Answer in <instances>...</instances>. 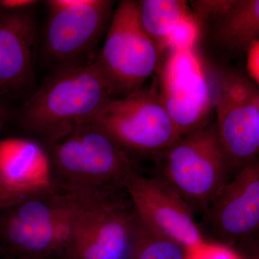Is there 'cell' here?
<instances>
[{"mask_svg":"<svg viewBox=\"0 0 259 259\" xmlns=\"http://www.w3.org/2000/svg\"><path fill=\"white\" fill-rule=\"evenodd\" d=\"M47 147L51 187L74 198L124 190L127 179L141 172L136 158L93 120L75 126Z\"/></svg>","mask_w":259,"mask_h":259,"instance_id":"cell-1","label":"cell"},{"mask_svg":"<svg viewBox=\"0 0 259 259\" xmlns=\"http://www.w3.org/2000/svg\"><path fill=\"white\" fill-rule=\"evenodd\" d=\"M114 98L94 60L52 71L23 105L20 124L47 145L75 126L93 120Z\"/></svg>","mask_w":259,"mask_h":259,"instance_id":"cell-2","label":"cell"},{"mask_svg":"<svg viewBox=\"0 0 259 259\" xmlns=\"http://www.w3.org/2000/svg\"><path fill=\"white\" fill-rule=\"evenodd\" d=\"M65 196L59 259H128L137 213L125 190L90 198Z\"/></svg>","mask_w":259,"mask_h":259,"instance_id":"cell-3","label":"cell"},{"mask_svg":"<svg viewBox=\"0 0 259 259\" xmlns=\"http://www.w3.org/2000/svg\"><path fill=\"white\" fill-rule=\"evenodd\" d=\"M157 177L202 214L232 175L214 124L182 136L154 158Z\"/></svg>","mask_w":259,"mask_h":259,"instance_id":"cell-4","label":"cell"},{"mask_svg":"<svg viewBox=\"0 0 259 259\" xmlns=\"http://www.w3.org/2000/svg\"><path fill=\"white\" fill-rule=\"evenodd\" d=\"M42 37L44 62L52 71L90 62L107 31L115 3L108 0H51ZM51 71V72H52Z\"/></svg>","mask_w":259,"mask_h":259,"instance_id":"cell-5","label":"cell"},{"mask_svg":"<svg viewBox=\"0 0 259 259\" xmlns=\"http://www.w3.org/2000/svg\"><path fill=\"white\" fill-rule=\"evenodd\" d=\"M92 120L135 158L154 159L180 138L154 87L112 99Z\"/></svg>","mask_w":259,"mask_h":259,"instance_id":"cell-6","label":"cell"},{"mask_svg":"<svg viewBox=\"0 0 259 259\" xmlns=\"http://www.w3.org/2000/svg\"><path fill=\"white\" fill-rule=\"evenodd\" d=\"M161 53L139 23L137 1L124 0L114 10L101 50L94 62L115 97L137 90L157 69Z\"/></svg>","mask_w":259,"mask_h":259,"instance_id":"cell-7","label":"cell"},{"mask_svg":"<svg viewBox=\"0 0 259 259\" xmlns=\"http://www.w3.org/2000/svg\"><path fill=\"white\" fill-rule=\"evenodd\" d=\"M67 199L52 187L0 209V257L60 256Z\"/></svg>","mask_w":259,"mask_h":259,"instance_id":"cell-8","label":"cell"},{"mask_svg":"<svg viewBox=\"0 0 259 259\" xmlns=\"http://www.w3.org/2000/svg\"><path fill=\"white\" fill-rule=\"evenodd\" d=\"M213 97L216 131L235 175L258 154V86L244 74L225 71L218 76Z\"/></svg>","mask_w":259,"mask_h":259,"instance_id":"cell-9","label":"cell"},{"mask_svg":"<svg viewBox=\"0 0 259 259\" xmlns=\"http://www.w3.org/2000/svg\"><path fill=\"white\" fill-rule=\"evenodd\" d=\"M159 83L158 93L180 137L208 125L213 90L193 49L171 50Z\"/></svg>","mask_w":259,"mask_h":259,"instance_id":"cell-10","label":"cell"},{"mask_svg":"<svg viewBox=\"0 0 259 259\" xmlns=\"http://www.w3.org/2000/svg\"><path fill=\"white\" fill-rule=\"evenodd\" d=\"M206 230L218 245H256L259 236V163L246 165L228 180L203 213Z\"/></svg>","mask_w":259,"mask_h":259,"instance_id":"cell-11","label":"cell"},{"mask_svg":"<svg viewBox=\"0 0 259 259\" xmlns=\"http://www.w3.org/2000/svg\"><path fill=\"white\" fill-rule=\"evenodd\" d=\"M125 190L138 216L150 228L179 242L191 253L208 244L192 209L160 177L134 174L126 181Z\"/></svg>","mask_w":259,"mask_h":259,"instance_id":"cell-12","label":"cell"},{"mask_svg":"<svg viewBox=\"0 0 259 259\" xmlns=\"http://www.w3.org/2000/svg\"><path fill=\"white\" fill-rule=\"evenodd\" d=\"M198 34L230 55L248 54L259 37L258 0L190 1Z\"/></svg>","mask_w":259,"mask_h":259,"instance_id":"cell-13","label":"cell"},{"mask_svg":"<svg viewBox=\"0 0 259 259\" xmlns=\"http://www.w3.org/2000/svg\"><path fill=\"white\" fill-rule=\"evenodd\" d=\"M30 9L0 12V93L11 97L31 95L35 84L38 42Z\"/></svg>","mask_w":259,"mask_h":259,"instance_id":"cell-14","label":"cell"},{"mask_svg":"<svg viewBox=\"0 0 259 259\" xmlns=\"http://www.w3.org/2000/svg\"><path fill=\"white\" fill-rule=\"evenodd\" d=\"M0 179L15 187H49L47 151L36 141L8 139L0 141Z\"/></svg>","mask_w":259,"mask_h":259,"instance_id":"cell-15","label":"cell"},{"mask_svg":"<svg viewBox=\"0 0 259 259\" xmlns=\"http://www.w3.org/2000/svg\"><path fill=\"white\" fill-rule=\"evenodd\" d=\"M139 23L160 52L168 48L172 32L189 14L187 3L182 0L137 1Z\"/></svg>","mask_w":259,"mask_h":259,"instance_id":"cell-16","label":"cell"},{"mask_svg":"<svg viewBox=\"0 0 259 259\" xmlns=\"http://www.w3.org/2000/svg\"><path fill=\"white\" fill-rule=\"evenodd\" d=\"M183 245L150 228L137 214L128 259H190Z\"/></svg>","mask_w":259,"mask_h":259,"instance_id":"cell-17","label":"cell"},{"mask_svg":"<svg viewBox=\"0 0 259 259\" xmlns=\"http://www.w3.org/2000/svg\"><path fill=\"white\" fill-rule=\"evenodd\" d=\"M198 36L197 23L189 13L172 32L168 41V48L172 50L194 49Z\"/></svg>","mask_w":259,"mask_h":259,"instance_id":"cell-18","label":"cell"},{"mask_svg":"<svg viewBox=\"0 0 259 259\" xmlns=\"http://www.w3.org/2000/svg\"><path fill=\"white\" fill-rule=\"evenodd\" d=\"M50 188L51 186L40 188H21L9 185L0 179V209L9 207L23 199L41 193Z\"/></svg>","mask_w":259,"mask_h":259,"instance_id":"cell-19","label":"cell"},{"mask_svg":"<svg viewBox=\"0 0 259 259\" xmlns=\"http://www.w3.org/2000/svg\"><path fill=\"white\" fill-rule=\"evenodd\" d=\"M190 259H241L236 252L226 247L208 243L197 251L191 253Z\"/></svg>","mask_w":259,"mask_h":259,"instance_id":"cell-20","label":"cell"},{"mask_svg":"<svg viewBox=\"0 0 259 259\" xmlns=\"http://www.w3.org/2000/svg\"><path fill=\"white\" fill-rule=\"evenodd\" d=\"M36 1L32 0H3L0 1V5L3 9L20 10L28 9L32 5L36 4Z\"/></svg>","mask_w":259,"mask_h":259,"instance_id":"cell-21","label":"cell"},{"mask_svg":"<svg viewBox=\"0 0 259 259\" xmlns=\"http://www.w3.org/2000/svg\"><path fill=\"white\" fill-rule=\"evenodd\" d=\"M6 117V109H5L4 104H3V101H2L1 97H0V133H1L3 126H4Z\"/></svg>","mask_w":259,"mask_h":259,"instance_id":"cell-22","label":"cell"}]
</instances>
